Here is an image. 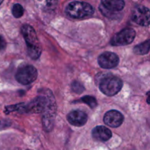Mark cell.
I'll return each mask as SVG.
<instances>
[{"label":"cell","mask_w":150,"mask_h":150,"mask_svg":"<svg viewBox=\"0 0 150 150\" xmlns=\"http://www.w3.org/2000/svg\"><path fill=\"white\" fill-rule=\"evenodd\" d=\"M21 34L26 44L27 54L32 59L39 58L42 53V47L35 30L30 25L24 24L21 27Z\"/></svg>","instance_id":"1"},{"label":"cell","mask_w":150,"mask_h":150,"mask_svg":"<svg viewBox=\"0 0 150 150\" xmlns=\"http://www.w3.org/2000/svg\"><path fill=\"white\" fill-rule=\"evenodd\" d=\"M95 13V8L90 4L84 1H71L65 8V13L71 18L80 19L88 18Z\"/></svg>","instance_id":"2"},{"label":"cell","mask_w":150,"mask_h":150,"mask_svg":"<svg viewBox=\"0 0 150 150\" xmlns=\"http://www.w3.org/2000/svg\"><path fill=\"white\" fill-rule=\"evenodd\" d=\"M55 99L52 92L49 89L44 90V93L36 97L30 101L28 104H26V112L40 114L43 113L46 109L47 106L51 100Z\"/></svg>","instance_id":"3"},{"label":"cell","mask_w":150,"mask_h":150,"mask_svg":"<svg viewBox=\"0 0 150 150\" xmlns=\"http://www.w3.org/2000/svg\"><path fill=\"white\" fill-rule=\"evenodd\" d=\"M122 81L117 76H107L103 78L100 83V90L107 96L117 95L122 88Z\"/></svg>","instance_id":"4"},{"label":"cell","mask_w":150,"mask_h":150,"mask_svg":"<svg viewBox=\"0 0 150 150\" xmlns=\"http://www.w3.org/2000/svg\"><path fill=\"white\" fill-rule=\"evenodd\" d=\"M15 77L16 81L21 84H30L38 78V70L34 66L25 64L18 69Z\"/></svg>","instance_id":"5"},{"label":"cell","mask_w":150,"mask_h":150,"mask_svg":"<svg viewBox=\"0 0 150 150\" xmlns=\"http://www.w3.org/2000/svg\"><path fill=\"white\" fill-rule=\"evenodd\" d=\"M125 5V3L122 0H103L101 1L99 8L103 15L111 18H115L114 13L122 11Z\"/></svg>","instance_id":"6"},{"label":"cell","mask_w":150,"mask_h":150,"mask_svg":"<svg viewBox=\"0 0 150 150\" xmlns=\"http://www.w3.org/2000/svg\"><path fill=\"white\" fill-rule=\"evenodd\" d=\"M136 38V32L131 28H127L115 34L111 40V44L114 46H124L133 42Z\"/></svg>","instance_id":"7"},{"label":"cell","mask_w":150,"mask_h":150,"mask_svg":"<svg viewBox=\"0 0 150 150\" xmlns=\"http://www.w3.org/2000/svg\"><path fill=\"white\" fill-rule=\"evenodd\" d=\"M131 18L133 21L140 26H149L150 23V12L149 8L143 5L136 6L132 10Z\"/></svg>","instance_id":"8"},{"label":"cell","mask_w":150,"mask_h":150,"mask_svg":"<svg viewBox=\"0 0 150 150\" xmlns=\"http://www.w3.org/2000/svg\"><path fill=\"white\" fill-rule=\"evenodd\" d=\"M98 64L103 69H111L117 67L120 63V58L115 53L106 52L103 53L98 57Z\"/></svg>","instance_id":"9"},{"label":"cell","mask_w":150,"mask_h":150,"mask_svg":"<svg viewBox=\"0 0 150 150\" xmlns=\"http://www.w3.org/2000/svg\"><path fill=\"white\" fill-rule=\"evenodd\" d=\"M124 121V116L118 111L111 110L104 115L103 122L106 125L111 127H118L122 124Z\"/></svg>","instance_id":"10"},{"label":"cell","mask_w":150,"mask_h":150,"mask_svg":"<svg viewBox=\"0 0 150 150\" xmlns=\"http://www.w3.org/2000/svg\"><path fill=\"white\" fill-rule=\"evenodd\" d=\"M67 121L72 125L76 127H82L87 122V114L81 111H73L67 116Z\"/></svg>","instance_id":"11"},{"label":"cell","mask_w":150,"mask_h":150,"mask_svg":"<svg viewBox=\"0 0 150 150\" xmlns=\"http://www.w3.org/2000/svg\"><path fill=\"white\" fill-rule=\"evenodd\" d=\"M92 137L100 142H107L112 136V133L105 126H97L92 132Z\"/></svg>","instance_id":"12"},{"label":"cell","mask_w":150,"mask_h":150,"mask_svg":"<svg viewBox=\"0 0 150 150\" xmlns=\"http://www.w3.org/2000/svg\"><path fill=\"white\" fill-rule=\"evenodd\" d=\"M150 48V40H147L145 42H142L139 45H137L135 46L133 51L135 54H139V55H144L147 54L149 51Z\"/></svg>","instance_id":"13"},{"label":"cell","mask_w":150,"mask_h":150,"mask_svg":"<svg viewBox=\"0 0 150 150\" xmlns=\"http://www.w3.org/2000/svg\"><path fill=\"white\" fill-rule=\"evenodd\" d=\"M79 102L86 103V105H89L91 108H95V107L97 106V105H98L96 99H95L94 97L89 96V95H86V96L82 97V98L79 100Z\"/></svg>","instance_id":"14"},{"label":"cell","mask_w":150,"mask_h":150,"mask_svg":"<svg viewBox=\"0 0 150 150\" xmlns=\"http://www.w3.org/2000/svg\"><path fill=\"white\" fill-rule=\"evenodd\" d=\"M23 12H24V10H23V7L21 4H15L13 5V9H12V13L15 18H19L21 16H23Z\"/></svg>","instance_id":"15"},{"label":"cell","mask_w":150,"mask_h":150,"mask_svg":"<svg viewBox=\"0 0 150 150\" xmlns=\"http://www.w3.org/2000/svg\"><path fill=\"white\" fill-rule=\"evenodd\" d=\"M72 89L74 92L77 94L82 93L84 91V87L81 83L78 81H73L72 83Z\"/></svg>","instance_id":"16"},{"label":"cell","mask_w":150,"mask_h":150,"mask_svg":"<svg viewBox=\"0 0 150 150\" xmlns=\"http://www.w3.org/2000/svg\"><path fill=\"white\" fill-rule=\"evenodd\" d=\"M6 41L1 35H0V51H3L6 48Z\"/></svg>","instance_id":"17"},{"label":"cell","mask_w":150,"mask_h":150,"mask_svg":"<svg viewBox=\"0 0 150 150\" xmlns=\"http://www.w3.org/2000/svg\"><path fill=\"white\" fill-rule=\"evenodd\" d=\"M2 2H3V1H2V0H0V4H1V3H2Z\"/></svg>","instance_id":"18"}]
</instances>
